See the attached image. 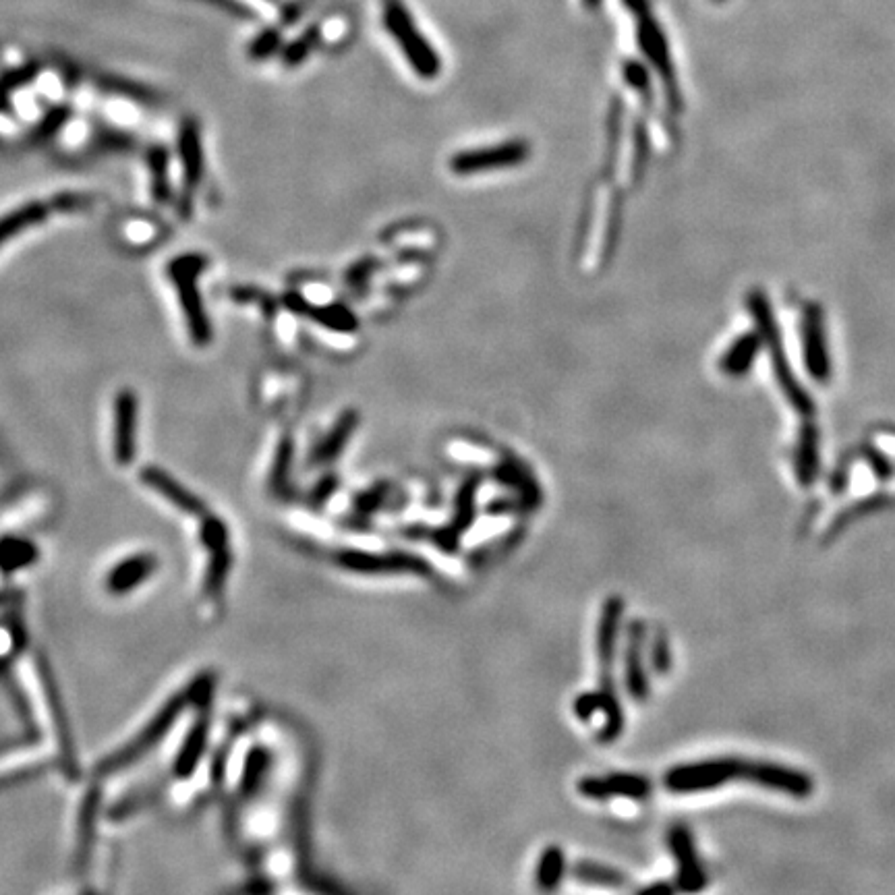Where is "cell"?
Returning <instances> with one entry per match:
<instances>
[{
    "label": "cell",
    "mask_w": 895,
    "mask_h": 895,
    "mask_svg": "<svg viewBox=\"0 0 895 895\" xmlns=\"http://www.w3.org/2000/svg\"><path fill=\"white\" fill-rule=\"evenodd\" d=\"M380 19L386 34L398 46L404 61L409 63L411 71L417 77L425 81L440 77L444 69L442 56L436 46L425 38L417 19L404 0H380Z\"/></svg>",
    "instance_id": "1"
},
{
    "label": "cell",
    "mask_w": 895,
    "mask_h": 895,
    "mask_svg": "<svg viewBox=\"0 0 895 895\" xmlns=\"http://www.w3.org/2000/svg\"><path fill=\"white\" fill-rule=\"evenodd\" d=\"M746 307H748L750 315H753L755 328L759 330L763 344L767 346L771 367H773L779 388H782L786 400L792 404L794 411H798L804 419H811L815 415V402L811 396H808V392L798 384L796 375L790 369L782 332H779V328H777L775 315H773V309H771V303H769L765 291H759V288L750 291L746 297Z\"/></svg>",
    "instance_id": "2"
},
{
    "label": "cell",
    "mask_w": 895,
    "mask_h": 895,
    "mask_svg": "<svg viewBox=\"0 0 895 895\" xmlns=\"http://www.w3.org/2000/svg\"><path fill=\"white\" fill-rule=\"evenodd\" d=\"M622 5L634 21V38H637V46L643 52L647 65L666 85L670 104L674 108H680L682 94L678 88L674 56L666 30H663V25L653 11V0H622Z\"/></svg>",
    "instance_id": "3"
},
{
    "label": "cell",
    "mask_w": 895,
    "mask_h": 895,
    "mask_svg": "<svg viewBox=\"0 0 895 895\" xmlns=\"http://www.w3.org/2000/svg\"><path fill=\"white\" fill-rule=\"evenodd\" d=\"M206 268L208 257L199 253L179 255L168 264V276L179 295L189 336L197 346H206L212 340V324L199 291V276L206 272Z\"/></svg>",
    "instance_id": "4"
},
{
    "label": "cell",
    "mask_w": 895,
    "mask_h": 895,
    "mask_svg": "<svg viewBox=\"0 0 895 895\" xmlns=\"http://www.w3.org/2000/svg\"><path fill=\"white\" fill-rule=\"evenodd\" d=\"M191 705H193V699H191V690L187 686L185 690L177 692V695H172V699L160 707V711L152 717L150 724L143 728L133 740H129L121 750H117V753L108 755L102 763H98L96 775L106 777V775L123 771V769L131 767L133 763H137L143 755L150 753V750L162 738H166V734L172 730V726L177 724L181 713Z\"/></svg>",
    "instance_id": "5"
},
{
    "label": "cell",
    "mask_w": 895,
    "mask_h": 895,
    "mask_svg": "<svg viewBox=\"0 0 895 895\" xmlns=\"http://www.w3.org/2000/svg\"><path fill=\"white\" fill-rule=\"evenodd\" d=\"M750 765H753V761L740 757H717L676 765L663 777V786L674 794H695L717 790L730 782L748 784Z\"/></svg>",
    "instance_id": "6"
},
{
    "label": "cell",
    "mask_w": 895,
    "mask_h": 895,
    "mask_svg": "<svg viewBox=\"0 0 895 895\" xmlns=\"http://www.w3.org/2000/svg\"><path fill=\"white\" fill-rule=\"evenodd\" d=\"M529 156H531V146L525 139H508V141L496 143V146L475 148V150H467V152H460V154L452 156L450 170L454 172V175H460V177L483 175V172L521 166L523 162L529 160Z\"/></svg>",
    "instance_id": "7"
},
{
    "label": "cell",
    "mask_w": 895,
    "mask_h": 895,
    "mask_svg": "<svg viewBox=\"0 0 895 895\" xmlns=\"http://www.w3.org/2000/svg\"><path fill=\"white\" fill-rule=\"evenodd\" d=\"M38 676H40V686H42L44 699H46V705H48V711H50V719H52V724H54L56 742H59L63 767H65V771H67V775L71 779H77L79 777V763H77L75 738H73V732H71V719H69V713H67L65 699L61 695L59 682H56L50 663L42 655L38 657Z\"/></svg>",
    "instance_id": "8"
},
{
    "label": "cell",
    "mask_w": 895,
    "mask_h": 895,
    "mask_svg": "<svg viewBox=\"0 0 895 895\" xmlns=\"http://www.w3.org/2000/svg\"><path fill=\"white\" fill-rule=\"evenodd\" d=\"M481 487V475L473 473L460 483L454 498L452 521L444 527H433L431 543L446 556L460 552V541L471 531L477 521V492Z\"/></svg>",
    "instance_id": "9"
},
{
    "label": "cell",
    "mask_w": 895,
    "mask_h": 895,
    "mask_svg": "<svg viewBox=\"0 0 895 895\" xmlns=\"http://www.w3.org/2000/svg\"><path fill=\"white\" fill-rule=\"evenodd\" d=\"M336 564L349 572L357 574H419L427 576L431 572V564L409 552H388V554H371L359 550H342L334 556Z\"/></svg>",
    "instance_id": "10"
},
{
    "label": "cell",
    "mask_w": 895,
    "mask_h": 895,
    "mask_svg": "<svg viewBox=\"0 0 895 895\" xmlns=\"http://www.w3.org/2000/svg\"><path fill=\"white\" fill-rule=\"evenodd\" d=\"M802 355L804 365L819 384L831 380V355L827 349L825 313L819 303H808L802 311Z\"/></svg>",
    "instance_id": "11"
},
{
    "label": "cell",
    "mask_w": 895,
    "mask_h": 895,
    "mask_svg": "<svg viewBox=\"0 0 895 895\" xmlns=\"http://www.w3.org/2000/svg\"><path fill=\"white\" fill-rule=\"evenodd\" d=\"M137 425H139V400L129 388H123L114 396V431L112 454L121 467H129L137 458Z\"/></svg>",
    "instance_id": "12"
},
{
    "label": "cell",
    "mask_w": 895,
    "mask_h": 895,
    "mask_svg": "<svg viewBox=\"0 0 895 895\" xmlns=\"http://www.w3.org/2000/svg\"><path fill=\"white\" fill-rule=\"evenodd\" d=\"M576 790L587 800H612V798H630V800H647L653 792V786L647 777L637 773H610L605 777L587 775L579 779Z\"/></svg>",
    "instance_id": "13"
},
{
    "label": "cell",
    "mask_w": 895,
    "mask_h": 895,
    "mask_svg": "<svg viewBox=\"0 0 895 895\" xmlns=\"http://www.w3.org/2000/svg\"><path fill=\"white\" fill-rule=\"evenodd\" d=\"M179 156L183 162V175H185V193L181 199L179 212L187 218L191 212V199L195 189L204 181V146H201V129L195 119H185L179 127ZM181 216V218H183Z\"/></svg>",
    "instance_id": "14"
},
{
    "label": "cell",
    "mask_w": 895,
    "mask_h": 895,
    "mask_svg": "<svg viewBox=\"0 0 895 895\" xmlns=\"http://www.w3.org/2000/svg\"><path fill=\"white\" fill-rule=\"evenodd\" d=\"M647 639V626L643 620H632L626 630L624 647V686L632 701L645 703L651 695L649 674L643 663V645Z\"/></svg>",
    "instance_id": "15"
},
{
    "label": "cell",
    "mask_w": 895,
    "mask_h": 895,
    "mask_svg": "<svg viewBox=\"0 0 895 895\" xmlns=\"http://www.w3.org/2000/svg\"><path fill=\"white\" fill-rule=\"evenodd\" d=\"M668 844L676 858V887L684 893L705 889L709 879L695 850L690 831L684 825H674L668 833Z\"/></svg>",
    "instance_id": "16"
},
{
    "label": "cell",
    "mask_w": 895,
    "mask_h": 895,
    "mask_svg": "<svg viewBox=\"0 0 895 895\" xmlns=\"http://www.w3.org/2000/svg\"><path fill=\"white\" fill-rule=\"evenodd\" d=\"M141 483L154 489L156 494H160L166 502H170L175 508H179L181 512L195 516V518H204L206 514H210L206 502L201 500L199 496H195L191 489H187L179 479L172 477L170 473H166L160 467H146L141 469L139 473Z\"/></svg>",
    "instance_id": "17"
},
{
    "label": "cell",
    "mask_w": 895,
    "mask_h": 895,
    "mask_svg": "<svg viewBox=\"0 0 895 895\" xmlns=\"http://www.w3.org/2000/svg\"><path fill=\"white\" fill-rule=\"evenodd\" d=\"M494 479L523 502L525 512H533L543 504V492L531 469L516 456H504L494 467Z\"/></svg>",
    "instance_id": "18"
},
{
    "label": "cell",
    "mask_w": 895,
    "mask_h": 895,
    "mask_svg": "<svg viewBox=\"0 0 895 895\" xmlns=\"http://www.w3.org/2000/svg\"><path fill=\"white\" fill-rule=\"evenodd\" d=\"M282 303L288 309H291L293 313H297L301 317H307V320L320 324V326H324L328 330H334V332L353 334L359 328V322H357L355 313L349 307H344V305H313L305 297L295 295V293L286 295L282 299Z\"/></svg>",
    "instance_id": "19"
},
{
    "label": "cell",
    "mask_w": 895,
    "mask_h": 895,
    "mask_svg": "<svg viewBox=\"0 0 895 895\" xmlns=\"http://www.w3.org/2000/svg\"><path fill=\"white\" fill-rule=\"evenodd\" d=\"M622 616H624V599L620 595H610L601 608L595 637L597 659L601 670H614L622 630Z\"/></svg>",
    "instance_id": "20"
},
{
    "label": "cell",
    "mask_w": 895,
    "mask_h": 895,
    "mask_svg": "<svg viewBox=\"0 0 895 895\" xmlns=\"http://www.w3.org/2000/svg\"><path fill=\"white\" fill-rule=\"evenodd\" d=\"M158 558L154 554H135L129 556L125 560H121L119 564H114L110 568V572L106 574V591L110 595L123 597L135 589H139L143 583H146L150 576H154V572L158 570Z\"/></svg>",
    "instance_id": "21"
},
{
    "label": "cell",
    "mask_w": 895,
    "mask_h": 895,
    "mask_svg": "<svg viewBox=\"0 0 895 895\" xmlns=\"http://www.w3.org/2000/svg\"><path fill=\"white\" fill-rule=\"evenodd\" d=\"M102 804V790L98 786L90 788L81 802V811L77 819V842H75V869L79 873H85L92 860L94 842H96V827H98V813Z\"/></svg>",
    "instance_id": "22"
},
{
    "label": "cell",
    "mask_w": 895,
    "mask_h": 895,
    "mask_svg": "<svg viewBox=\"0 0 895 895\" xmlns=\"http://www.w3.org/2000/svg\"><path fill=\"white\" fill-rule=\"evenodd\" d=\"M819 427L813 421H804L798 431L796 450H794V473L802 487H811L819 475L821 467V444H819Z\"/></svg>",
    "instance_id": "23"
},
{
    "label": "cell",
    "mask_w": 895,
    "mask_h": 895,
    "mask_svg": "<svg viewBox=\"0 0 895 895\" xmlns=\"http://www.w3.org/2000/svg\"><path fill=\"white\" fill-rule=\"evenodd\" d=\"M359 421H361V417L355 409L342 411L340 417L336 419V423L332 425V429L320 440V444L315 446L309 463L315 467H324V465L334 463V460L344 452L346 444H349L351 438L355 436Z\"/></svg>",
    "instance_id": "24"
},
{
    "label": "cell",
    "mask_w": 895,
    "mask_h": 895,
    "mask_svg": "<svg viewBox=\"0 0 895 895\" xmlns=\"http://www.w3.org/2000/svg\"><path fill=\"white\" fill-rule=\"evenodd\" d=\"M208 740H210V719L208 715H201L193 721V726L189 728L183 746L179 748V753L175 757V763H172V773H175L177 779H189L201 759H204L206 750H208Z\"/></svg>",
    "instance_id": "25"
},
{
    "label": "cell",
    "mask_w": 895,
    "mask_h": 895,
    "mask_svg": "<svg viewBox=\"0 0 895 895\" xmlns=\"http://www.w3.org/2000/svg\"><path fill=\"white\" fill-rule=\"evenodd\" d=\"M599 697H601V711L605 715V724L599 730L597 740L601 744H610V742H616L624 732V709H622V703L618 697L614 670H601Z\"/></svg>",
    "instance_id": "26"
},
{
    "label": "cell",
    "mask_w": 895,
    "mask_h": 895,
    "mask_svg": "<svg viewBox=\"0 0 895 895\" xmlns=\"http://www.w3.org/2000/svg\"><path fill=\"white\" fill-rule=\"evenodd\" d=\"M763 346V338L759 334V330L755 328L753 332H744L742 336H738L730 349L721 355L719 359V369L728 378H742L750 369H753L759 353Z\"/></svg>",
    "instance_id": "27"
},
{
    "label": "cell",
    "mask_w": 895,
    "mask_h": 895,
    "mask_svg": "<svg viewBox=\"0 0 895 895\" xmlns=\"http://www.w3.org/2000/svg\"><path fill=\"white\" fill-rule=\"evenodd\" d=\"M40 550L38 545L25 537L7 535L0 539V572L15 574L30 568L38 562Z\"/></svg>",
    "instance_id": "28"
},
{
    "label": "cell",
    "mask_w": 895,
    "mask_h": 895,
    "mask_svg": "<svg viewBox=\"0 0 895 895\" xmlns=\"http://www.w3.org/2000/svg\"><path fill=\"white\" fill-rule=\"evenodd\" d=\"M272 765V755L270 750L264 746H253L247 757H245V765H243V773H241V782H239V794L243 800L253 798L259 790H262L268 771Z\"/></svg>",
    "instance_id": "29"
},
{
    "label": "cell",
    "mask_w": 895,
    "mask_h": 895,
    "mask_svg": "<svg viewBox=\"0 0 895 895\" xmlns=\"http://www.w3.org/2000/svg\"><path fill=\"white\" fill-rule=\"evenodd\" d=\"M48 218V208L40 201H32L0 218V247L9 243L13 237L21 235L25 228L36 226Z\"/></svg>",
    "instance_id": "30"
},
{
    "label": "cell",
    "mask_w": 895,
    "mask_h": 895,
    "mask_svg": "<svg viewBox=\"0 0 895 895\" xmlns=\"http://www.w3.org/2000/svg\"><path fill=\"white\" fill-rule=\"evenodd\" d=\"M566 873V854L560 846H547L537 862L535 883L541 891H554L560 887Z\"/></svg>",
    "instance_id": "31"
},
{
    "label": "cell",
    "mask_w": 895,
    "mask_h": 895,
    "mask_svg": "<svg viewBox=\"0 0 895 895\" xmlns=\"http://www.w3.org/2000/svg\"><path fill=\"white\" fill-rule=\"evenodd\" d=\"M230 568H233V554H230V545L218 547V550L208 552V566L204 574V595L208 599H218L226 587Z\"/></svg>",
    "instance_id": "32"
},
{
    "label": "cell",
    "mask_w": 895,
    "mask_h": 895,
    "mask_svg": "<svg viewBox=\"0 0 895 895\" xmlns=\"http://www.w3.org/2000/svg\"><path fill=\"white\" fill-rule=\"evenodd\" d=\"M572 877L581 883L599 885V887H626L628 885L626 875H622L616 869H610V866L591 862V860L576 862L572 866Z\"/></svg>",
    "instance_id": "33"
},
{
    "label": "cell",
    "mask_w": 895,
    "mask_h": 895,
    "mask_svg": "<svg viewBox=\"0 0 895 895\" xmlns=\"http://www.w3.org/2000/svg\"><path fill=\"white\" fill-rule=\"evenodd\" d=\"M295 446L291 438H282L274 456V465L270 471V492L274 496H284L288 492V479H291Z\"/></svg>",
    "instance_id": "34"
},
{
    "label": "cell",
    "mask_w": 895,
    "mask_h": 895,
    "mask_svg": "<svg viewBox=\"0 0 895 895\" xmlns=\"http://www.w3.org/2000/svg\"><path fill=\"white\" fill-rule=\"evenodd\" d=\"M148 164L152 175V193L158 204L170 201V185H168V154L164 148L156 146L148 152Z\"/></svg>",
    "instance_id": "35"
},
{
    "label": "cell",
    "mask_w": 895,
    "mask_h": 895,
    "mask_svg": "<svg viewBox=\"0 0 895 895\" xmlns=\"http://www.w3.org/2000/svg\"><path fill=\"white\" fill-rule=\"evenodd\" d=\"M390 492H392L390 481H378L375 485H371L369 489H365V492L357 494V498L353 502L355 514L361 518L375 514L388 502Z\"/></svg>",
    "instance_id": "36"
},
{
    "label": "cell",
    "mask_w": 895,
    "mask_h": 895,
    "mask_svg": "<svg viewBox=\"0 0 895 895\" xmlns=\"http://www.w3.org/2000/svg\"><path fill=\"white\" fill-rule=\"evenodd\" d=\"M199 539L204 543L206 550H218V547H226L230 545V535H228V527L222 521V518L214 516V514H206L201 518V529H199Z\"/></svg>",
    "instance_id": "37"
},
{
    "label": "cell",
    "mask_w": 895,
    "mask_h": 895,
    "mask_svg": "<svg viewBox=\"0 0 895 895\" xmlns=\"http://www.w3.org/2000/svg\"><path fill=\"white\" fill-rule=\"evenodd\" d=\"M317 40H320V30H317V27H311V30H307L301 38H297L295 42H291L284 48L282 63L286 67L301 65L309 56V52L315 48Z\"/></svg>",
    "instance_id": "38"
},
{
    "label": "cell",
    "mask_w": 895,
    "mask_h": 895,
    "mask_svg": "<svg viewBox=\"0 0 895 895\" xmlns=\"http://www.w3.org/2000/svg\"><path fill=\"white\" fill-rule=\"evenodd\" d=\"M649 65L634 61V59H626L622 65V77L626 81L628 88H632L634 92H639L641 96L651 98V73H649Z\"/></svg>",
    "instance_id": "39"
},
{
    "label": "cell",
    "mask_w": 895,
    "mask_h": 895,
    "mask_svg": "<svg viewBox=\"0 0 895 895\" xmlns=\"http://www.w3.org/2000/svg\"><path fill=\"white\" fill-rule=\"evenodd\" d=\"M651 668L659 676H666L672 670V649H670L668 634H666V630H663V628H657L655 637H653Z\"/></svg>",
    "instance_id": "40"
},
{
    "label": "cell",
    "mask_w": 895,
    "mask_h": 895,
    "mask_svg": "<svg viewBox=\"0 0 895 895\" xmlns=\"http://www.w3.org/2000/svg\"><path fill=\"white\" fill-rule=\"evenodd\" d=\"M338 487H340V477H338L336 473H328V475H324L320 481H317V483L311 487V492H309V496H307V504H309L313 510L324 508V506L330 502V498L338 492Z\"/></svg>",
    "instance_id": "41"
},
{
    "label": "cell",
    "mask_w": 895,
    "mask_h": 895,
    "mask_svg": "<svg viewBox=\"0 0 895 895\" xmlns=\"http://www.w3.org/2000/svg\"><path fill=\"white\" fill-rule=\"evenodd\" d=\"M280 50V34L276 30H266L249 44V56L253 61H264Z\"/></svg>",
    "instance_id": "42"
},
{
    "label": "cell",
    "mask_w": 895,
    "mask_h": 895,
    "mask_svg": "<svg viewBox=\"0 0 895 895\" xmlns=\"http://www.w3.org/2000/svg\"><path fill=\"white\" fill-rule=\"evenodd\" d=\"M69 114H71V110L65 108V106L54 108L52 112H48L46 119L38 125V129L34 133V141H44V139L52 137L56 131H59L69 121Z\"/></svg>",
    "instance_id": "43"
},
{
    "label": "cell",
    "mask_w": 895,
    "mask_h": 895,
    "mask_svg": "<svg viewBox=\"0 0 895 895\" xmlns=\"http://www.w3.org/2000/svg\"><path fill=\"white\" fill-rule=\"evenodd\" d=\"M572 711H574L576 719H581V721H591L593 715H595L597 711H601V697H599V690L583 692V695L576 697V699H574V705H572Z\"/></svg>",
    "instance_id": "44"
},
{
    "label": "cell",
    "mask_w": 895,
    "mask_h": 895,
    "mask_svg": "<svg viewBox=\"0 0 895 895\" xmlns=\"http://www.w3.org/2000/svg\"><path fill=\"white\" fill-rule=\"evenodd\" d=\"M521 512H525V506L516 496L496 498L485 506L487 516H512V514H521Z\"/></svg>",
    "instance_id": "45"
},
{
    "label": "cell",
    "mask_w": 895,
    "mask_h": 895,
    "mask_svg": "<svg viewBox=\"0 0 895 895\" xmlns=\"http://www.w3.org/2000/svg\"><path fill=\"white\" fill-rule=\"evenodd\" d=\"M36 75H38V65H25V67H19V69L7 73L5 79L0 83H3L9 90H15V88H23V85L30 83Z\"/></svg>",
    "instance_id": "46"
},
{
    "label": "cell",
    "mask_w": 895,
    "mask_h": 895,
    "mask_svg": "<svg viewBox=\"0 0 895 895\" xmlns=\"http://www.w3.org/2000/svg\"><path fill=\"white\" fill-rule=\"evenodd\" d=\"M864 454H866V458H869L871 469H873V473H875L879 479H887V477H891L893 469H891V465H889V460H887L881 452H877V450H866Z\"/></svg>",
    "instance_id": "47"
},
{
    "label": "cell",
    "mask_w": 895,
    "mask_h": 895,
    "mask_svg": "<svg viewBox=\"0 0 895 895\" xmlns=\"http://www.w3.org/2000/svg\"><path fill=\"white\" fill-rule=\"evenodd\" d=\"M373 268H375V262H371V259H369V262L357 264L355 268L349 270V274H346V284H351V286L363 284L369 278V274L373 272Z\"/></svg>",
    "instance_id": "48"
},
{
    "label": "cell",
    "mask_w": 895,
    "mask_h": 895,
    "mask_svg": "<svg viewBox=\"0 0 895 895\" xmlns=\"http://www.w3.org/2000/svg\"><path fill=\"white\" fill-rule=\"evenodd\" d=\"M208 3L220 7L222 11H228V13H233V15H239V17H243V19H247V15H251V11H247V7L241 5V3H237V0H208Z\"/></svg>",
    "instance_id": "49"
},
{
    "label": "cell",
    "mask_w": 895,
    "mask_h": 895,
    "mask_svg": "<svg viewBox=\"0 0 895 895\" xmlns=\"http://www.w3.org/2000/svg\"><path fill=\"white\" fill-rule=\"evenodd\" d=\"M676 889H678V887H674V885H670V883H666V881H659V883L641 887L639 893H666V895H672Z\"/></svg>",
    "instance_id": "50"
},
{
    "label": "cell",
    "mask_w": 895,
    "mask_h": 895,
    "mask_svg": "<svg viewBox=\"0 0 895 895\" xmlns=\"http://www.w3.org/2000/svg\"><path fill=\"white\" fill-rule=\"evenodd\" d=\"M579 3H581V7H583L585 11L595 13V11H599V9L603 7L605 0H579Z\"/></svg>",
    "instance_id": "51"
},
{
    "label": "cell",
    "mask_w": 895,
    "mask_h": 895,
    "mask_svg": "<svg viewBox=\"0 0 895 895\" xmlns=\"http://www.w3.org/2000/svg\"><path fill=\"white\" fill-rule=\"evenodd\" d=\"M7 106H9V88L0 83V110H5Z\"/></svg>",
    "instance_id": "52"
},
{
    "label": "cell",
    "mask_w": 895,
    "mask_h": 895,
    "mask_svg": "<svg viewBox=\"0 0 895 895\" xmlns=\"http://www.w3.org/2000/svg\"><path fill=\"white\" fill-rule=\"evenodd\" d=\"M711 3H724V0H711Z\"/></svg>",
    "instance_id": "53"
},
{
    "label": "cell",
    "mask_w": 895,
    "mask_h": 895,
    "mask_svg": "<svg viewBox=\"0 0 895 895\" xmlns=\"http://www.w3.org/2000/svg\"><path fill=\"white\" fill-rule=\"evenodd\" d=\"M266 3H276V0H266Z\"/></svg>",
    "instance_id": "54"
}]
</instances>
